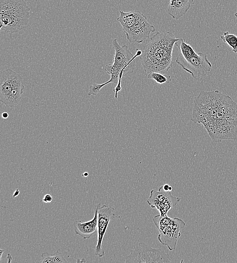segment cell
<instances>
[{
    "label": "cell",
    "mask_w": 237,
    "mask_h": 263,
    "mask_svg": "<svg viewBox=\"0 0 237 263\" xmlns=\"http://www.w3.org/2000/svg\"><path fill=\"white\" fill-rule=\"evenodd\" d=\"M191 120L202 124L214 142L237 140V103L218 90L201 91L194 101Z\"/></svg>",
    "instance_id": "obj_1"
},
{
    "label": "cell",
    "mask_w": 237,
    "mask_h": 263,
    "mask_svg": "<svg viewBox=\"0 0 237 263\" xmlns=\"http://www.w3.org/2000/svg\"><path fill=\"white\" fill-rule=\"evenodd\" d=\"M179 39L170 31L157 32L151 37L144 46L139 56L147 75L151 72H168L173 65L174 46Z\"/></svg>",
    "instance_id": "obj_2"
},
{
    "label": "cell",
    "mask_w": 237,
    "mask_h": 263,
    "mask_svg": "<svg viewBox=\"0 0 237 263\" xmlns=\"http://www.w3.org/2000/svg\"><path fill=\"white\" fill-rule=\"evenodd\" d=\"M112 45L115 51L113 63L105 67V70L110 75V78L103 83V85L104 86L109 83L117 84L114 92L115 98L117 99L118 93L121 90L122 77L133 71L135 66V59L141 55L142 51L136 49L135 55L133 56L128 47L121 46L116 38L113 40Z\"/></svg>",
    "instance_id": "obj_3"
},
{
    "label": "cell",
    "mask_w": 237,
    "mask_h": 263,
    "mask_svg": "<svg viewBox=\"0 0 237 263\" xmlns=\"http://www.w3.org/2000/svg\"><path fill=\"white\" fill-rule=\"evenodd\" d=\"M30 9L25 0H0L1 30L14 33L29 23Z\"/></svg>",
    "instance_id": "obj_4"
},
{
    "label": "cell",
    "mask_w": 237,
    "mask_h": 263,
    "mask_svg": "<svg viewBox=\"0 0 237 263\" xmlns=\"http://www.w3.org/2000/svg\"><path fill=\"white\" fill-rule=\"evenodd\" d=\"M175 46L179 51L176 63L194 79L204 77L210 72L212 66L206 54L197 53L183 38H180Z\"/></svg>",
    "instance_id": "obj_5"
},
{
    "label": "cell",
    "mask_w": 237,
    "mask_h": 263,
    "mask_svg": "<svg viewBox=\"0 0 237 263\" xmlns=\"http://www.w3.org/2000/svg\"><path fill=\"white\" fill-rule=\"evenodd\" d=\"M117 20L120 23L127 39L131 43H141L147 39L151 33L155 31L147 17L138 11H119Z\"/></svg>",
    "instance_id": "obj_6"
},
{
    "label": "cell",
    "mask_w": 237,
    "mask_h": 263,
    "mask_svg": "<svg viewBox=\"0 0 237 263\" xmlns=\"http://www.w3.org/2000/svg\"><path fill=\"white\" fill-rule=\"evenodd\" d=\"M21 75L11 69L0 72V101L7 107L14 108L20 103L24 92Z\"/></svg>",
    "instance_id": "obj_7"
},
{
    "label": "cell",
    "mask_w": 237,
    "mask_h": 263,
    "mask_svg": "<svg viewBox=\"0 0 237 263\" xmlns=\"http://www.w3.org/2000/svg\"><path fill=\"white\" fill-rule=\"evenodd\" d=\"M153 221L159 231L158 241L170 251L175 250L181 236L180 231L186 225L185 222L177 217L171 218L160 213L153 217Z\"/></svg>",
    "instance_id": "obj_8"
},
{
    "label": "cell",
    "mask_w": 237,
    "mask_h": 263,
    "mask_svg": "<svg viewBox=\"0 0 237 263\" xmlns=\"http://www.w3.org/2000/svg\"><path fill=\"white\" fill-rule=\"evenodd\" d=\"M169 259V255L164 249L139 242L126 256L125 263H168L171 262Z\"/></svg>",
    "instance_id": "obj_9"
},
{
    "label": "cell",
    "mask_w": 237,
    "mask_h": 263,
    "mask_svg": "<svg viewBox=\"0 0 237 263\" xmlns=\"http://www.w3.org/2000/svg\"><path fill=\"white\" fill-rule=\"evenodd\" d=\"M172 191H166L161 186L158 191L152 190L147 201L152 208H156L162 216L167 215L168 212L175 206L181 200V198L174 196Z\"/></svg>",
    "instance_id": "obj_10"
},
{
    "label": "cell",
    "mask_w": 237,
    "mask_h": 263,
    "mask_svg": "<svg viewBox=\"0 0 237 263\" xmlns=\"http://www.w3.org/2000/svg\"><path fill=\"white\" fill-rule=\"evenodd\" d=\"M115 217V208L106 204H103L98 208V238L95 246V255L101 257L105 253L102 247V243L110 221Z\"/></svg>",
    "instance_id": "obj_11"
},
{
    "label": "cell",
    "mask_w": 237,
    "mask_h": 263,
    "mask_svg": "<svg viewBox=\"0 0 237 263\" xmlns=\"http://www.w3.org/2000/svg\"><path fill=\"white\" fill-rule=\"evenodd\" d=\"M99 203L96 205L93 217L90 221L82 222L76 221L73 224L74 231L76 234L80 235L84 239H89L97 230L98 222Z\"/></svg>",
    "instance_id": "obj_12"
},
{
    "label": "cell",
    "mask_w": 237,
    "mask_h": 263,
    "mask_svg": "<svg viewBox=\"0 0 237 263\" xmlns=\"http://www.w3.org/2000/svg\"><path fill=\"white\" fill-rule=\"evenodd\" d=\"M194 0H170L167 13L172 18L178 20L188 12Z\"/></svg>",
    "instance_id": "obj_13"
},
{
    "label": "cell",
    "mask_w": 237,
    "mask_h": 263,
    "mask_svg": "<svg viewBox=\"0 0 237 263\" xmlns=\"http://www.w3.org/2000/svg\"><path fill=\"white\" fill-rule=\"evenodd\" d=\"M40 261L42 263L67 262V261L59 250H57L55 253L53 254L46 252H43L41 254Z\"/></svg>",
    "instance_id": "obj_14"
},
{
    "label": "cell",
    "mask_w": 237,
    "mask_h": 263,
    "mask_svg": "<svg viewBox=\"0 0 237 263\" xmlns=\"http://www.w3.org/2000/svg\"><path fill=\"white\" fill-rule=\"evenodd\" d=\"M220 38L224 43L231 47L234 53H237V36L234 34L229 33L228 31L224 32Z\"/></svg>",
    "instance_id": "obj_15"
},
{
    "label": "cell",
    "mask_w": 237,
    "mask_h": 263,
    "mask_svg": "<svg viewBox=\"0 0 237 263\" xmlns=\"http://www.w3.org/2000/svg\"><path fill=\"white\" fill-rule=\"evenodd\" d=\"M147 77L159 84L169 83L171 80L170 75L159 72H151L147 75Z\"/></svg>",
    "instance_id": "obj_16"
},
{
    "label": "cell",
    "mask_w": 237,
    "mask_h": 263,
    "mask_svg": "<svg viewBox=\"0 0 237 263\" xmlns=\"http://www.w3.org/2000/svg\"><path fill=\"white\" fill-rule=\"evenodd\" d=\"M102 84L94 83L90 85L88 96L97 95L103 87Z\"/></svg>",
    "instance_id": "obj_17"
},
{
    "label": "cell",
    "mask_w": 237,
    "mask_h": 263,
    "mask_svg": "<svg viewBox=\"0 0 237 263\" xmlns=\"http://www.w3.org/2000/svg\"><path fill=\"white\" fill-rule=\"evenodd\" d=\"M52 200H53V197L50 194H45L43 196V198L42 199V201L43 202L46 203H50L52 201Z\"/></svg>",
    "instance_id": "obj_18"
},
{
    "label": "cell",
    "mask_w": 237,
    "mask_h": 263,
    "mask_svg": "<svg viewBox=\"0 0 237 263\" xmlns=\"http://www.w3.org/2000/svg\"><path fill=\"white\" fill-rule=\"evenodd\" d=\"M163 189L166 191H172V187L168 184H165L163 186Z\"/></svg>",
    "instance_id": "obj_19"
},
{
    "label": "cell",
    "mask_w": 237,
    "mask_h": 263,
    "mask_svg": "<svg viewBox=\"0 0 237 263\" xmlns=\"http://www.w3.org/2000/svg\"><path fill=\"white\" fill-rule=\"evenodd\" d=\"M20 193V191L18 189H17L15 192H14L13 194V197L14 198H15L16 197H17V196L19 195Z\"/></svg>",
    "instance_id": "obj_20"
},
{
    "label": "cell",
    "mask_w": 237,
    "mask_h": 263,
    "mask_svg": "<svg viewBox=\"0 0 237 263\" xmlns=\"http://www.w3.org/2000/svg\"><path fill=\"white\" fill-rule=\"evenodd\" d=\"M2 115L4 119H6L9 117V114L7 112H3Z\"/></svg>",
    "instance_id": "obj_21"
},
{
    "label": "cell",
    "mask_w": 237,
    "mask_h": 263,
    "mask_svg": "<svg viewBox=\"0 0 237 263\" xmlns=\"http://www.w3.org/2000/svg\"><path fill=\"white\" fill-rule=\"evenodd\" d=\"M8 262L11 261L12 257L10 253L8 254Z\"/></svg>",
    "instance_id": "obj_22"
},
{
    "label": "cell",
    "mask_w": 237,
    "mask_h": 263,
    "mask_svg": "<svg viewBox=\"0 0 237 263\" xmlns=\"http://www.w3.org/2000/svg\"><path fill=\"white\" fill-rule=\"evenodd\" d=\"M1 251V256H0V260H2V255H3V252H4L5 250L4 249H1L0 250Z\"/></svg>",
    "instance_id": "obj_23"
},
{
    "label": "cell",
    "mask_w": 237,
    "mask_h": 263,
    "mask_svg": "<svg viewBox=\"0 0 237 263\" xmlns=\"http://www.w3.org/2000/svg\"><path fill=\"white\" fill-rule=\"evenodd\" d=\"M88 173L87 172H84L83 174H82V176L85 177H86L88 176Z\"/></svg>",
    "instance_id": "obj_24"
},
{
    "label": "cell",
    "mask_w": 237,
    "mask_h": 263,
    "mask_svg": "<svg viewBox=\"0 0 237 263\" xmlns=\"http://www.w3.org/2000/svg\"><path fill=\"white\" fill-rule=\"evenodd\" d=\"M234 15H235V17L237 18V10H236V12L235 13Z\"/></svg>",
    "instance_id": "obj_25"
}]
</instances>
